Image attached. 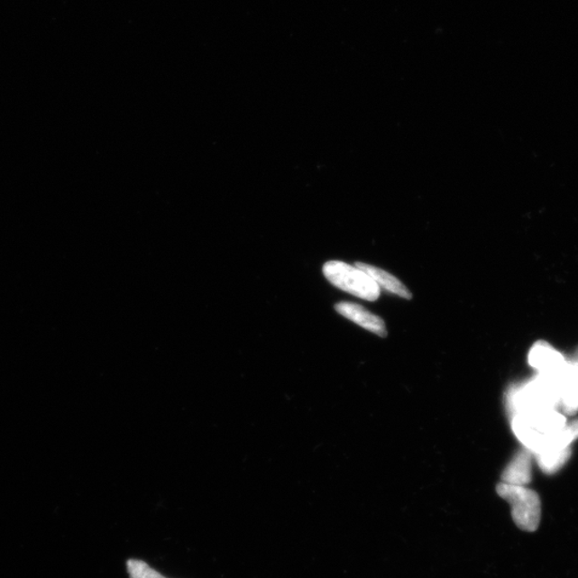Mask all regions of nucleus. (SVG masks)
Wrapping results in <instances>:
<instances>
[{
    "label": "nucleus",
    "mask_w": 578,
    "mask_h": 578,
    "mask_svg": "<svg viewBox=\"0 0 578 578\" xmlns=\"http://www.w3.org/2000/svg\"><path fill=\"white\" fill-rule=\"evenodd\" d=\"M335 311L352 320L353 323L357 324L360 327L364 328L381 337H386L388 331L385 322L377 315L366 310L362 306L358 303L343 301L336 303Z\"/></svg>",
    "instance_id": "20e7f679"
},
{
    "label": "nucleus",
    "mask_w": 578,
    "mask_h": 578,
    "mask_svg": "<svg viewBox=\"0 0 578 578\" xmlns=\"http://www.w3.org/2000/svg\"><path fill=\"white\" fill-rule=\"evenodd\" d=\"M502 483L526 486L531 481V452L519 451L501 474Z\"/></svg>",
    "instance_id": "0eeeda50"
},
{
    "label": "nucleus",
    "mask_w": 578,
    "mask_h": 578,
    "mask_svg": "<svg viewBox=\"0 0 578 578\" xmlns=\"http://www.w3.org/2000/svg\"><path fill=\"white\" fill-rule=\"evenodd\" d=\"M537 462L543 472L548 474L557 472L562 469L571 456V448L547 449L535 454Z\"/></svg>",
    "instance_id": "1a4fd4ad"
},
{
    "label": "nucleus",
    "mask_w": 578,
    "mask_h": 578,
    "mask_svg": "<svg viewBox=\"0 0 578 578\" xmlns=\"http://www.w3.org/2000/svg\"><path fill=\"white\" fill-rule=\"evenodd\" d=\"M127 568L130 578H166L142 560H128Z\"/></svg>",
    "instance_id": "9d476101"
},
{
    "label": "nucleus",
    "mask_w": 578,
    "mask_h": 578,
    "mask_svg": "<svg viewBox=\"0 0 578 578\" xmlns=\"http://www.w3.org/2000/svg\"><path fill=\"white\" fill-rule=\"evenodd\" d=\"M354 266L368 274L380 286V289H386L389 293L404 298V299H413V294L410 293L409 289L397 277L392 276L383 269L364 264L362 261H357Z\"/></svg>",
    "instance_id": "6e6552de"
},
{
    "label": "nucleus",
    "mask_w": 578,
    "mask_h": 578,
    "mask_svg": "<svg viewBox=\"0 0 578 578\" xmlns=\"http://www.w3.org/2000/svg\"><path fill=\"white\" fill-rule=\"evenodd\" d=\"M326 279L335 288L366 301H376L381 296L380 286L356 266L341 261H330L323 267Z\"/></svg>",
    "instance_id": "f03ea898"
},
{
    "label": "nucleus",
    "mask_w": 578,
    "mask_h": 578,
    "mask_svg": "<svg viewBox=\"0 0 578 578\" xmlns=\"http://www.w3.org/2000/svg\"><path fill=\"white\" fill-rule=\"evenodd\" d=\"M529 363L541 374L556 375L566 362L557 351L546 342H537L529 353Z\"/></svg>",
    "instance_id": "423d86ee"
},
{
    "label": "nucleus",
    "mask_w": 578,
    "mask_h": 578,
    "mask_svg": "<svg viewBox=\"0 0 578 578\" xmlns=\"http://www.w3.org/2000/svg\"><path fill=\"white\" fill-rule=\"evenodd\" d=\"M497 493L510 503L514 523L519 529L534 532L539 528L541 501L535 491L501 482L497 485Z\"/></svg>",
    "instance_id": "7ed1b4c3"
},
{
    "label": "nucleus",
    "mask_w": 578,
    "mask_h": 578,
    "mask_svg": "<svg viewBox=\"0 0 578 578\" xmlns=\"http://www.w3.org/2000/svg\"><path fill=\"white\" fill-rule=\"evenodd\" d=\"M559 408L564 413L573 416L578 411V365L566 362L557 374Z\"/></svg>",
    "instance_id": "39448f33"
},
{
    "label": "nucleus",
    "mask_w": 578,
    "mask_h": 578,
    "mask_svg": "<svg viewBox=\"0 0 578 578\" xmlns=\"http://www.w3.org/2000/svg\"><path fill=\"white\" fill-rule=\"evenodd\" d=\"M513 431L526 449L534 454L551 442L565 427V417L556 409L537 411L528 415L514 416Z\"/></svg>",
    "instance_id": "f257e3e1"
}]
</instances>
